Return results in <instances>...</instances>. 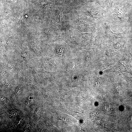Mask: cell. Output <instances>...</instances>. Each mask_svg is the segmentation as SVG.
<instances>
[{"label": "cell", "instance_id": "cell-10", "mask_svg": "<svg viewBox=\"0 0 132 132\" xmlns=\"http://www.w3.org/2000/svg\"><path fill=\"white\" fill-rule=\"evenodd\" d=\"M31 125L29 123H28L26 126L25 129L26 130L29 129L31 127Z\"/></svg>", "mask_w": 132, "mask_h": 132}, {"label": "cell", "instance_id": "cell-2", "mask_svg": "<svg viewBox=\"0 0 132 132\" xmlns=\"http://www.w3.org/2000/svg\"><path fill=\"white\" fill-rule=\"evenodd\" d=\"M125 31L121 33H113L110 29H109L107 30V36L111 39H116L123 37L124 33Z\"/></svg>", "mask_w": 132, "mask_h": 132}, {"label": "cell", "instance_id": "cell-6", "mask_svg": "<svg viewBox=\"0 0 132 132\" xmlns=\"http://www.w3.org/2000/svg\"><path fill=\"white\" fill-rule=\"evenodd\" d=\"M41 107H38L36 109L35 112V115L36 117H39L41 114Z\"/></svg>", "mask_w": 132, "mask_h": 132}, {"label": "cell", "instance_id": "cell-4", "mask_svg": "<svg viewBox=\"0 0 132 132\" xmlns=\"http://www.w3.org/2000/svg\"><path fill=\"white\" fill-rule=\"evenodd\" d=\"M33 100V97L31 96H29L26 100L25 105L26 107H29L32 103Z\"/></svg>", "mask_w": 132, "mask_h": 132}, {"label": "cell", "instance_id": "cell-11", "mask_svg": "<svg viewBox=\"0 0 132 132\" xmlns=\"http://www.w3.org/2000/svg\"><path fill=\"white\" fill-rule=\"evenodd\" d=\"M129 21L130 22H132V13L130 16Z\"/></svg>", "mask_w": 132, "mask_h": 132}, {"label": "cell", "instance_id": "cell-7", "mask_svg": "<svg viewBox=\"0 0 132 132\" xmlns=\"http://www.w3.org/2000/svg\"><path fill=\"white\" fill-rule=\"evenodd\" d=\"M22 90V88L21 87L17 88L15 91V93L17 95H19L21 94Z\"/></svg>", "mask_w": 132, "mask_h": 132}, {"label": "cell", "instance_id": "cell-12", "mask_svg": "<svg viewBox=\"0 0 132 132\" xmlns=\"http://www.w3.org/2000/svg\"><path fill=\"white\" fill-rule=\"evenodd\" d=\"M131 83L132 84V80H131Z\"/></svg>", "mask_w": 132, "mask_h": 132}, {"label": "cell", "instance_id": "cell-9", "mask_svg": "<svg viewBox=\"0 0 132 132\" xmlns=\"http://www.w3.org/2000/svg\"><path fill=\"white\" fill-rule=\"evenodd\" d=\"M0 99L3 101L8 102L9 101V100L7 98L4 97H1Z\"/></svg>", "mask_w": 132, "mask_h": 132}, {"label": "cell", "instance_id": "cell-3", "mask_svg": "<svg viewBox=\"0 0 132 132\" xmlns=\"http://www.w3.org/2000/svg\"><path fill=\"white\" fill-rule=\"evenodd\" d=\"M115 13L117 17L122 22L124 20V17L125 12L122 9L119 8L116 9Z\"/></svg>", "mask_w": 132, "mask_h": 132}, {"label": "cell", "instance_id": "cell-1", "mask_svg": "<svg viewBox=\"0 0 132 132\" xmlns=\"http://www.w3.org/2000/svg\"><path fill=\"white\" fill-rule=\"evenodd\" d=\"M132 63L129 58L124 57L119 61L116 64L111 68L106 71L109 72L119 71L126 72L132 74Z\"/></svg>", "mask_w": 132, "mask_h": 132}, {"label": "cell", "instance_id": "cell-8", "mask_svg": "<svg viewBox=\"0 0 132 132\" xmlns=\"http://www.w3.org/2000/svg\"><path fill=\"white\" fill-rule=\"evenodd\" d=\"M10 113V116L14 117L18 114L19 112L17 110H12Z\"/></svg>", "mask_w": 132, "mask_h": 132}, {"label": "cell", "instance_id": "cell-5", "mask_svg": "<svg viewBox=\"0 0 132 132\" xmlns=\"http://www.w3.org/2000/svg\"><path fill=\"white\" fill-rule=\"evenodd\" d=\"M64 49L61 46H59L57 48V54L59 57L62 56Z\"/></svg>", "mask_w": 132, "mask_h": 132}]
</instances>
